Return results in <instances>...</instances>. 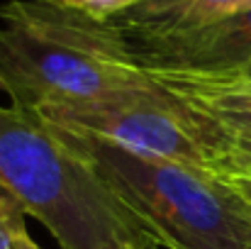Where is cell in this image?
<instances>
[{
	"label": "cell",
	"instance_id": "1",
	"mask_svg": "<svg viewBox=\"0 0 251 249\" xmlns=\"http://www.w3.org/2000/svg\"><path fill=\"white\" fill-rule=\"evenodd\" d=\"M0 191L61 249H164L154 230L39 112L0 105Z\"/></svg>",
	"mask_w": 251,
	"mask_h": 249
},
{
	"label": "cell",
	"instance_id": "2",
	"mask_svg": "<svg viewBox=\"0 0 251 249\" xmlns=\"http://www.w3.org/2000/svg\"><path fill=\"white\" fill-rule=\"evenodd\" d=\"M154 85L107 22L47 0L0 5V90L10 105L39 112Z\"/></svg>",
	"mask_w": 251,
	"mask_h": 249
},
{
	"label": "cell",
	"instance_id": "3",
	"mask_svg": "<svg viewBox=\"0 0 251 249\" xmlns=\"http://www.w3.org/2000/svg\"><path fill=\"white\" fill-rule=\"evenodd\" d=\"M59 132L154 230L164 249H251V203L220 171Z\"/></svg>",
	"mask_w": 251,
	"mask_h": 249
},
{
	"label": "cell",
	"instance_id": "4",
	"mask_svg": "<svg viewBox=\"0 0 251 249\" xmlns=\"http://www.w3.org/2000/svg\"><path fill=\"white\" fill-rule=\"evenodd\" d=\"M39 115L66 132L90 135L122 149L178 164L215 168L227 132L193 110L164 83L98 100L51 105Z\"/></svg>",
	"mask_w": 251,
	"mask_h": 249
},
{
	"label": "cell",
	"instance_id": "5",
	"mask_svg": "<svg viewBox=\"0 0 251 249\" xmlns=\"http://www.w3.org/2000/svg\"><path fill=\"white\" fill-rule=\"evenodd\" d=\"M125 44L149 74L229 76L251 61V10L227 15L190 32Z\"/></svg>",
	"mask_w": 251,
	"mask_h": 249
},
{
	"label": "cell",
	"instance_id": "6",
	"mask_svg": "<svg viewBox=\"0 0 251 249\" xmlns=\"http://www.w3.org/2000/svg\"><path fill=\"white\" fill-rule=\"evenodd\" d=\"M244 0H142L107 20L125 42H147L190 32L239 12Z\"/></svg>",
	"mask_w": 251,
	"mask_h": 249
},
{
	"label": "cell",
	"instance_id": "7",
	"mask_svg": "<svg viewBox=\"0 0 251 249\" xmlns=\"http://www.w3.org/2000/svg\"><path fill=\"white\" fill-rule=\"evenodd\" d=\"M193 110L220 125L232 137L251 139V83L232 76L151 74Z\"/></svg>",
	"mask_w": 251,
	"mask_h": 249
},
{
	"label": "cell",
	"instance_id": "8",
	"mask_svg": "<svg viewBox=\"0 0 251 249\" xmlns=\"http://www.w3.org/2000/svg\"><path fill=\"white\" fill-rule=\"evenodd\" d=\"M47 2L54 7H61V10H74V12L88 15L93 20L107 22L110 17L129 10L132 5H137L142 0H47Z\"/></svg>",
	"mask_w": 251,
	"mask_h": 249
},
{
	"label": "cell",
	"instance_id": "9",
	"mask_svg": "<svg viewBox=\"0 0 251 249\" xmlns=\"http://www.w3.org/2000/svg\"><path fill=\"white\" fill-rule=\"evenodd\" d=\"M25 208L10 193L0 191V249H15V237L25 230Z\"/></svg>",
	"mask_w": 251,
	"mask_h": 249
},
{
	"label": "cell",
	"instance_id": "10",
	"mask_svg": "<svg viewBox=\"0 0 251 249\" xmlns=\"http://www.w3.org/2000/svg\"><path fill=\"white\" fill-rule=\"evenodd\" d=\"M212 171H251V139L232 137L227 132L222 154Z\"/></svg>",
	"mask_w": 251,
	"mask_h": 249
},
{
	"label": "cell",
	"instance_id": "11",
	"mask_svg": "<svg viewBox=\"0 0 251 249\" xmlns=\"http://www.w3.org/2000/svg\"><path fill=\"white\" fill-rule=\"evenodd\" d=\"M220 173L251 203V171H220Z\"/></svg>",
	"mask_w": 251,
	"mask_h": 249
},
{
	"label": "cell",
	"instance_id": "12",
	"mask_svg": "<svg viewBox=\"0 0 251 249\" xmlns=\"http://www.w3.org/2000/svg\"><path fill=\"white\" fill-rule=\"evenodd\" d=\"M15 249H42V247L32 240V235H29L27 227H25V230H20L17 237H15Z\"/></svg>",
	"mask_w": 251,
	"mask_h": 249
},
{
	"label": "cell",
	"instance_id": "13",
	"mask_svg": "<svg viewBox=\"0 0 251 249\" xmlns=\"http://www.w3.org/2000/svg\"><path fill=\"white\" fill-rule=\"evenodd\" d=\"M232 79H239V81H247V83H251V61L244 66V69H239L237 74H229Z\"/></svg>",
	"mask_w": 251,
	"mask_h": 249
},
{
	"label": "cell",
	"instance_id": "14",
	"mask_svg": "<svg viewBox=\"0 0 251 249\" xmlns=\"http://www.w3.org/2000/svg\"><path fill=\"white\" fill-rule=\"evenodd\" d=\"M242 10H251V0H244V5H242ZM239 10V12H242Z\"/></svg>",
	"mask_w": 251,
	"mask_h": 249
}]
</instances>
